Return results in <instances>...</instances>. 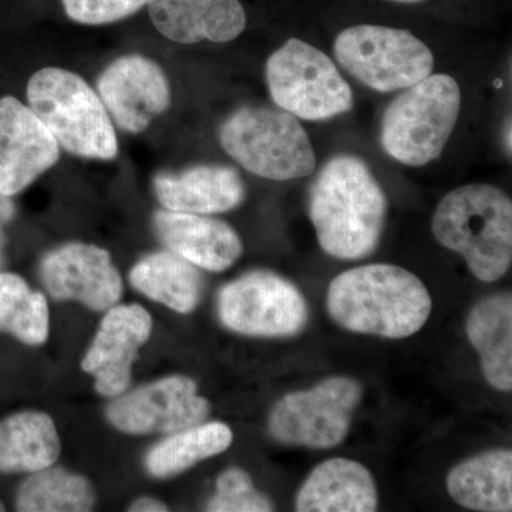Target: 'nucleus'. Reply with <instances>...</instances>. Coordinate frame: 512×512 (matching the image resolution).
<instances>
[{"mask_svg":"<svg viewBox=\"0 0 512 512\" xmlns=\"http://www.w3.org/2000/svg\"><path fill=\"white\" fill-rule=\"evenodd\" d=\"M150 0H63L67 16L82 25H109L134 15Z\"/></svg>","mask_w":512,"mask_h":512,"instance_id":"28","label":"nucleus"},{"mask_svg":"<svg viewBox=\"0 0 512 512\" xmlns=\"http://www.w3.org/2000/svg\"><path fill=\"white\" fill-rule=\"evenodd\" d=\"M154 228L165 247L207 271L221 272L242 255L241 238L227 222L198 214L157 211Z\"/></svg>","mask_w":512,"mask_h":512,"instance_id":"16","label":"nucleus"},{"mask_svg":"<svg viewBox=\"0 0 512 512\" xmlns=\"http://www.w3.org/2000/svg\"><path fill=\"white\" fill-rule=\"evenodd\" d=\"M386 214V194L362 158H330L309 188V217L320 248L333 258L355 261L372 255Z\"/></svg>","mask_w":512,"mask_h":512,"instance_id":"1","label":"nucleus"},{"mask_svg":"<svg viewBox=\"0 0 512 512\" xmlns=\"http://www.w3.org/2000/svg\"><path fill=\"white\" fill-rule=\"evenodd\" d=\"M30 109L67 153L113 160L119 153L116 131L103 101L82 77L57 67L33 74Z\"/></svg>","mask_w":512,"mask_h":512,"instance_id":"4","label":"nucleus"},{"mask_svg":"<svg viewBox=\"0 0 512 512\" xmlns=\"http://www.w3.org/2000/svg\"><path fill=\"white\" fill-rule=\"evenodd\" d=\"M55 421L46 413L23 412L0 421V471L36 473L60 456Z\"/></svg>","mask_w":512,"mask_h":512,"instance_id":"22","label":"nucleus"},{"mask_svg":"<svg viewBox=\"0 0 512 512\" xmlns=\"http://www.w3.org/2000/svg\"><path fill=\"white\" fill-rule=\"evenodd\" d=\"M218 313L228 329L258 338H285L308 323V303L302 292L269 271H254L225 285L218 296Z\"/></svg>","mask_w":512,"mask_h":512,"instance_id":"10","label":"nucleus"},{"mask_svg":"<svg viewBox=\"0 0 512 512\" xmlns=\"http://www.w3.org/2000/svg\"><path fill=\"white\" fill-rule=\"evenodd\" d=\"M147 5L158 32L183 45L231 42L247 26L238 0H150Z\"/></svg>","mask_w":512,"mask_h":512,"instance_id":"18","label":"nucleus"},{"mask_svg":"<svg viewBox=\"0 0 512 512\" xmlns=\"http://www.w3.org/2000/svg\"><path fill=\"white\" fill-rule=\"evenodd\" d=\"M467 338L480 355L487 382L500 392L512 390V295L497 293L468 313Z\"/></svg>","mask_w":512,"mask_h":512,"instance_id":"20","label":"nucleus"},{"mask_svg":"<svg viewBox=\"0 0 512 512\" xmlns=\"http://www.w3.org/2000/svg\"><path fill=\"white\" fill-rule=\"evenodd\" d=\"M326 305L342 328L386 339L410 338L426 325L433 308L426 285L389 264L359 266L336 276Z\"/></svg>","mask_w":512,"mask_h":512,"instance_id":"2","label":"nucleus"},{"mask_svg":"<svg viewBox=\"0 0 512 512\" xmlns=\"http://www.w3.org/2000/svg\"><path fill=\"white\" fill-rule=\"evenodd\" d=\"M96 504L90 481L63 468L36 471L19 488L16 508L22 512H86Z\"/></svg>","mask_w":512,"mask_h":512,"instance_id":"25","label":"nucleus"},{"mask_svg":"<svg viewBox=\"0 0 512 512\" xmlns=\"http://www.w3.org/2000/svg\"><path fill=\"white\" fill-rule=\"evenodd\" d=\"M0 332L29 346L43 345L49 335L45 295L32 291L22 276L9 272H0Z\"/></svg>","mask_w":512,"mask_h":512,"instance_id":"26","label":"nucleus"},{"mask_svg":"<svg viewBox=\"0 0 512 512\" xmlns=\"http://www.w3.org/2000/svg\"><path fill=\"white\" fill-rule=\"evenodd\" d=\"M5 504L2 503V500H0V511H5Z\"/></svg>","mask_w":512,"mask_h":512,"instance_id":"33","label":"nucleus"},{"mask_svg":"<svg viewBox=\"0 0 512 512\" xmlns=\"http://www.w3.org/2000/svg\"><path fill=\"white\" fill-rule=\"evenodd\" d=\"M100 99L114 123L127 133H141L170 107L171 90L164 70L140 55L120 57L97 82Z\"/></svg>","mask_w":512,"mask_h":512,"instance_id":"13","label":"nucleus"},{"mask_svg":"<svg viewBox=\"0 0 512 512\" xmlns=\"http://www.w3.org/2000/svg\"><path fill=\"white\" fill-rule=\"evenodd\" d=\"M158 201L170 211L188 214H220L245 200V183L227 165H195L177 173L157 174L153 181Z\"/></svg>","mask_w":512,"mask_h":512,"instance_id":"17","label":"nucleus"},{"mask_svg":"<svg viewBox=\"0 0 512 512\" xmlns=\"http://www.w3.org/2000/svg\"><path fill=\"white\" fill-rule=\"evenodd\" d=\"M15 217V204L8 195H3L0 192V224H5Z\"/></svg>","mask_w":512,"mask_h":512,"instance_id":"30","label":"nucleus"},{"mask_svg":"<svg viewBox=\"0 0 512 512\" xmlns=\"http://www.w3.org/2000/svg\"><path fill=\"white\" fill-rule=\"evenodd\" d=\"M128 510L133 512H161L168 511V508L167 505L161 503V501L156 500V498L143 497L138 498L137 501H134Z\"/></svg>","mask_w":512,"mask_h":512,"instance_id":"29","label":"nucleus"},{"mask_svg":"<svg viewBox=\"0 0 512 512\" xmlns=\"http://www.w3.org/2000/svg\"><path fill=\"white\" fill-rule=\"evenodd\" d=\"M60 157L59 144L30 107L12 96L0 99V192L25 190Z\"/></svg>","mask_w":512,"mask_h":512,"instance_id":"14","label":"nucleus"},{"mask_svg":"<svg viewBox=\"0 0 512 512\" xmlns=\"http://www.w3.org/2000/svg\"><path fill=\"white\" fill-rule=\"evenodd\" d=\"M5 248H6V237L3 234L2 227H0V269L5 265Z\"/></svg>","mask_w":512,"mask_h":512,"instance_id":"31","label":"nucleus"},{"mask_svg":"<svg viewBox=\"0 0 512 512\" xmlns=\"http://www.w3.org/2000/svg\"><path fill=\"white\" fill-rule=\"evenodd\" d=\"M377 507L375 478L349 458H330L313 468L295 503L299 512H373Z\"/></svg>","mask_w":512,"mask_h":512,"instance_id":"19","label":"nucleus"},{"mask_svg":"<svg viewBox=\"0 0 512 512\" xmlns=\"http://www.w3.org/2000/svg\"><path fill=\"white\" fill-rule=\"evenodd\" d=\"M362 397V384L357 380L329 377L312 389L282 397L269 416V433L286 446L338 447L348 437Z\"/></svg>","mask_w":512,"mask_h":512,"instance_id":"9","label":"nucleus"},{"mask_svg":"<svg viewBox=\"0 0 512 512\" xmlns=\"http://www.w3.org/2000/svg\"><path fill=\"white\" fill-rule=\"evenodd\" d=\"M447 491L467 510L512 511V451H485L457 464L447 474Z\"/></svg>","mask_w":512,"mask_h":512,"instance_id":"21","label":"nucleus"},{"mask_svg":"<svg viewBox=\"0 0 512 512\" xmlns=\"http://www.w3.org/2000/svg\"><path fill=\"white\" fill-rule=\"evenodd\" d=\"M396 2L414 3V2H421V0H396Z\"/></svg>","mask_w":512,"mask_h":512,"instance_id":"32","label":"nucleus"},{"mask_svg":"<svg viewBox=\"0 0 512 512\" xmlns=\"http://www.w3.org/2000/svg\"><path fill=\"white\" fill-rule=\"evenodd\" d=\"M40 275L57 301H77L97 312L113 308L123 293L109 252L96 245L73 242L49 252L40 265Z\"/></svg>","mask_w":512,"mask_h":512,"instance_id":"12","label":"nucleus"},{"mask_svg":"<svg viewBox=\"0 0 512 512\" xmlns=\"http://www.w3.org/2000/svg\"><path fill=\"white\" fill-rule=\"evenodd\" d=\"M130 282L147 298L178 313L194 311L204 291L198 266L173 251L144 256L131 269Z\"/></svg>","mask_w":512,"mask_h":512,"instance_id":"23","label":"nucleus"},{"mask_svg":"<svg viewBox=\"0 0 512 512\" xmlns=\"http://www.w3.org/2000/svg\"><path fill=\"white\" fill-rule=\"evenodd\" d=\"M232 440L231 429L220 421L177 431L151 448L146 458L148 473L158 478L183 473L202 460L224 453Z\"/></svg>","mask_w":512,"mask_h":512,"instance_id":"24","label":"nucleus"},{"mask_svg":"<svg viewBox=\"0 0 512 512\" xmlns=\"http://www.w3.org/2000/svg\"><path fill=\"white\" fill-rule=\"evenodd\" d=\"M343 69L380 93L404 90L430 76L434 56L409 30L357 25L343 30L333 43Z\"/></svg>","mask_w":512,"mask_h":512,"instance_id":"8","label":"nucleus"},{"mask_svg":"<svg viewBox=\"0 0 512 512\" xmlns=\"http://www.w3.org/2000/svg\"><path fill=\"white\" fill-rule=\"evenodd\" d=\"M211 512H268L274 504L256 490L247 471L228 468L218 477L217 493L207 505Z\"/></svg>","mask_w":512,"mask_h":512,"instance_id":"27","label":"nucleus"},{"mask_svg":"<svg viewBox=\"0 0 512 512\" xmlns=\"http://www.w3.org/2000/svg\"><path fill=\"white\" fill-rule=\"evenodd\" d=\"M220 143L245 170L268 180H298L315 171L311 138L282 109L241 107L222 123Z\"/></svg>","mask_w":512,"mask_h":512,"instance_id":"6","label":"nucleus"},{"mask_svg":"<svg viewBox=\"0 0 512 512\" xmlns=\"http://www.w3.org/2000/svg\"><path fill=\"white\" fill-rule=\"evenodd\" d=\"M460 109L456 80L448 74H430L404 89L384 110L380 144L393 160L423 167L443 153Z\"/></svg>","mask_w":512,"mask_h":512,"instance_id":"5","label":"nucleus"},{"mask_svg":"<svg viewBox=\"0 0 512 512\" xmlns=\"http://www.w3.org/2000/svg\"><path fill=\"white\" fill-rule=\"evenodd\" d=\"M266 82L278 109L296 119L322 121L348 113L353 93L345 77L318 47L292 37L266 62Z\"/></svg>","mask_w":512,"mask_h":512,"instance_id":"7","label":"nucleus"},{"mask_svg":"<svg viewBox=\"0 0 512 512\" xmlns=\"http://www.w3.org/2000/svg\"><path fill=\"white\" fill-rule=\"evenodd\" d=\"M211 404L198 394L194 380L165 377L120 397L107 409V419L128 434L177 433L204 423Z\"/></svg>","mask_w":512,"mask_h":512,"instance_id":"11","label":"nucleus"},{"mask_svg":"<svg viewBox=\"0 0 512 512\" xmlns=\"http://www.w3.org/2000/svg\"><path fill=\"white\" fill-rule=\"evenodd\" d=\"M434 238L466 259L483 282L503 278L512 262V201L490 184H468L448 192L431 221Z\"/></svg>","mask_w":512,"mask_h":512,"instance_id":"3","label":"nucleus"},{"mask_svg":"<svg viewBox=\"0 0 512 512\" xmlns=\"http://www.w3.org/2000/svg\"><path fill=\"white\" fill-rule=\"evenodd\" d=\"M151 330L153 320L143 306L119 305L109 309L82 363L84 372L96 379L97 392L107 397L126 392L131 367Z\"/></svg>","mask_w":512,"mask_h":512,"instance_id":"15","label":"nucleus"}]
</instances>
